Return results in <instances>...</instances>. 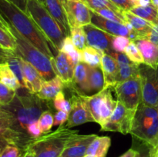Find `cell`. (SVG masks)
<instances>
[{"instance_id":"obj_31","label":"cell","mask_w":158,"mask_h":157,"mask_svg":"<svg viewBox=\"0 0 158 157\" xmlns=\"http://www.w3.org/2000/svg\"><path fill=\"white\" fill-rule=\"evenodd\" d=\"M10 66L11 69L14 74L15 75L16 78H18L19 82L21 84L22 88H25L26 89V84H25V80H24V75H23V66H22L21 62V58L17 55L15 52H13L11 54L9 57L7 58L6 61Z\"/></svg>"},{"instance_id":"obj_33","label":"cell","mask_w":158,"mask_h":157,"mask_svg":"<svg viewBox=\"0 0 158 157\" xmlns=\"http://www.w3.org/2000/svg\"><path fill=\"white\" fill-rule=\"evenodd\" d=\"M70 37L76 49L82 51L86 46V34L83 27H73L70 29Z\"/></svg>"},{"instance_id":"obj_21","label":"cell","mask_w":158,"mask_h":157,"mask_svg":"<svg viewBox=\"0 0 158 157\" xmlns=\"http://www.w3.org/2000/svg\"><path fill=\"white\" fill-rule=\"evenodd\" d=\"M134 42L141 52L144 64L151 67L157 66L158 46L147 39H137Z\"/></svg>"},{"instance_id":"obj_17","label":"cell","mask_w":158,"mask_h":157,"mask_svg":"<svg viewBox=\"0 0 158 157\" xmlns=\"http://www.w3.org/2000/svg\"><path fill=\"white\" fill-rule=\"evenodd\" d=\"M89 66L83 62H80L74 69L73 79L72 83L66 85L69 89H73L80 95H86L87 89Z\"/></svg>"},{"instance_id":"obj_40","label":"cell","mask_w":158,"mask_h":157,"mask_svg":"<svg viewBox=\"0 0 158 157\" xmlns=\"http://www.w3.org/2000/svg\"><path fill=\"white\" fill-rule=\"evenodd\" d=\"M16 95V91L9 89L0 83V108L7 106L12 102Z\"/></svg>"},{"instance_id":"obj_48","label":"cell","mask_w":158,"mask_h":157,"mask_svg":"<svg viewBox=\"0 0 158 157\" xmlns=\"http://www.w3.org/2000/svg\"><path fill=\"white\" fill-rule=\"evenodd\" d=\"M66 55L68 56L69 59L70 60L71 62L73 63V66H77L80 62H81V55H80V51H78L77 49H75L74 51H73L72 52L69 54H66Z\"/></svg>"},{"instance_id":"obj_26","label":"cell","mask_w":158,"mask_h":157,"mask_svg":"<svg viewBox=\"0 0 158 157\" xmlns=\"http://www.w3.org/2000/svg\"><path fill=\"white\" fill-rule=\"evenodd\" d=\"M111 145V139L109 136L97 135L88 147L86 154L97 157H106Z\"/></svg>"},{"instance_id":"obj_36","label":"cell","mask_w":158,"mask_h":157,"mask_svg":"<svg viewBox=\"0 0 158 157\" xmlns=\"http://www.w3.org/2000/svg\"><path fill=\"white\" fill-rule=\"evenodd\" d=\"M124 53L127 55V57L131 62L136 63V64L140 65L144 63L141 52L139 50L138 47H137V46L134 41H131L129 43V45L127 46V48L125 49Z\"/></svg>"},{"instance_id":"obj_63","label":"cell","mask_w":158,"mask_h":157,"mask_svg":"<svg viewBox=\"0 0 158 157\" xmlns=\"http://www.w3.org/2000/svg\"><path fill=\"white\" fill-rule=\"evenodd\" d=\"M0 149H1V148H0Z\"/></svg>"},{"instance_id":"obj_50","label":"cell","mask_w":158,"mask_h":157,"mask_svg":"<svg viewBox=\"0 0 158 157\" xmlns=\"http://www.w3.org/2000/svg\"><path fill=\"white\" fill-rule=\"evenodd\" d=\"M140 152L139 151L136 150L134 149H131L127 151L124 154L121 155L120 157H140Z\"/></svg>"},{"instance_id":"obj_7","label":"cell","mask_w":158,"mask_h":157,"mask_svg":"<svg viewBox=\"0 0 158 157\" xmlns=\"http://www.w3.org/2000/svg\"><path fill=\"white\" fill-rule=\"evenodd\" d=\"M113 89L115 91L117 101L131 110H137L141 103L142 92L140 72L137 75L116 84Z\"/></svg>"},{"instance_id":"obj_34","label":"cell","mask_w":158,"mask_h":157,"mask_svg":"<svg viewBox=\"0 0 158 157\" xmlns=\"http://www.w3.org/2000/svg\"><path fill=\"white\" fill-rule=\"evenodd\" d=\"M90 10H97L100 9H110L118 13H123V11L119 9L110 0H83Z\"/></svg>"},{"instance_id":"obj_38","label":"cell","mask_w":158,"mask_h":157,"mask_svg":"<svg viewBox=\"0 0 158 157\" xmlns=\"http://www.w3.org/2000/svg\"><path fill=\"white\" fill-rule=\"evenodd\" d=\"M25 150L14 144L6 143L0 149V157H23Z\"/></svg>"},{"instance_id":"obj_52","label":"cell","mask_w":158,"mask_h":157,"mask_svg":"<svg viewBox=\"0 0 158 157\" xmlns=\"http://www.w3.org/2000/svg\"><path fill=\"white\" fill-rule=\"evenodd\" d=\"M134 7L137 6H147L151 4V0H133Z\"/></svg>"},{"instance_id":"obj_20","label":"cell","mask_w":158,"mask_h":157,"mask_svg":"<svg viewBox=\"0 0 158 157\" xmlns=\"http://www.w3.org/2000/svg\"><path fill=\"white\" fill-rule=\"evenodd\" d=\"M0 140L9 144L17 145V138L12 130V115L6 109L0 108Z\"/></svg>"},{"instance_id":"obj_49","label":"cell","mask_w":158,"mask_h":157,"mask_svg":"<svg viewBox=\"0 0 158 157\" xmlns=\"http://www.w3.org/2000/svg\"><path fill=\"white\" fill-rule=\"evenodd\" d=\"M20 9L27 13V0H10Z\"/></svg>"},{"instance_id":"obj_3","label":"cell","mask_w":158,"mask_h":157,"mask_svg":"<svg viewBox=\"0 0 158 157\" xmlns=\"http://www.w3.org/2000/svg\"><path fill=\"white\" fill-rule=\"evenodd\" d=\"M79 134L78 130L66 126H60L53 132L43 134L35 139L28 146L35 157H60L68 141Z\"/></svg>"},{"instance_id":"obj_18","label":"cell","mask_w":158,"mask_h":157,"mask_svg":"<svg viewBox=\"0 0 158 157\" xmlns=\"http://www.w3.org/2000/svg\"><path fill=\"white\" fill-rule=\"evenodd\" d=\"M101 69L104 76L105 89L114 87L117 84L119 72V66L115 58L109 54L103 52L101 58Z\"/></svg>"},{"instance_id":"obj_16","label":"cell","mask_w":158,"mask_h":157,"mask_svg":"<svg viewBox=\"0 0 158 157\" xmlns=\"http://www.w3.org/2000/svg\"><path fill=\"white\" fill-rule=\"evenodd\" d=\"M21 58V57H20ZM23 66V75H24L26 89L32 94H36L41 89L43 81H45L40 72L28 62L21 58Z\"/></svg>"},{"instance_id":"obj_32","label":"cell","mask_w":158,"mask_h":157,"mask_svg":"<svg viewBox=\"0 0 158 157\" xmlns=\"http://www.w3.org/2000/svg\"><path fill=\"white\" fill-rule=\"evenodd\" d=\"M0 46L12 52L16 50V42L13 35L2 24H0Z\"/></svg>"},{"instance_id":"obj_44","label":"cell","mask_w":158,"mask_h":157,"mask_svg":"<svg viewBox=\"0 0 158 157\" xmlns=\"http://www.w3.org/2000/svg\"><path fill=\"white\" fill-rule=\"evenodd\" d=\"M122 11H130L134 8L133 0H110Z\"/></svg>"},{"instance_id":"obj_42","label":"cell","mask_w":158,"mask_h":157,"mask_svg":"<svg viewBox=\"0 0 158 157\" xmlns=\"http://www.w3.org/2000/svg\"><path fill=\"white\" fill-rule=\"evenodd\" d=\"M131 40L129 38L125 36H121V35H117L114 36V40H113V49L116 52H124L125 49L127 46L129 45Z\"/></svg>"},{"instance_id":"obj_55","label":"cell","mask_w":158,"mask_h":157,"mask_svg":"<svg viewBox=\"0 0 158 157\" xmlns=\"http://www.w3.org/2000/svg\"><path fill=\"white\" fill-rule=\"evenodd\" d=\"M23 157H35V156H34L33 153H32L29 149H26V150L25 151V153H24V155H23Z\"/></svg>"},{"instance_id":"obj_35","label":"cell","mask_w":158,"mask_h":157,"mask_svg":"<svg viewBox=\"0 0 158 157\" xmlns=\"http://www.w3.org/2000/svg\"><path fill=\"white\" fill-rule=\"evenodd\" d=\"M139 74V65L132 62L127 66L119 67L118 75L117 78V84L125 81L131 77Z\"/></svg>"},{"instance_id":"obj_37","label":"cell","mask_w":158,"mask_h":157,"mask_svg":"<svg viewBox=\"0 0 158 157\" xmlns=\"http://www.w3.org/2000/svg\"><path fill=\"white\" fill-rule=\"evenodd\" d=\"M94 12L100 15V16L103 17V18H106V19L111 20V21L117 22L122 23V24H126L127 22L123 13H118V12H116L115 11L112 10V9H100L94 10Z\"/></svg>"},{"instance_id":"obj_24","label":"cell","mask_w":158,"mask_h":157,"mask_svg":"<svg viewBox=\"0 0 158 157\" xmlns=\"http://www.w3.org/2000/svg\"><path fill=\"white\" fill-rule=\"evenodd\" d=\"M64 86L63 82L58 76H56L52 79L43 81L41 89L36 93V95L41 99L46 101L53 99L57 94L63 90Z\"/></svg>"},{"instance_id":"obj_10","label":"cell","mask_w":158,"mask_h":157,"mask_svg":"<svg viewBox=\"0 0 158 157\" xmlns=\"http://www.w3.org/2000/svg\"><path fill=\"white\" fill-rule=\"evenodd\" d=\"M70 91L72 92V95L69 99L71 111L69 113V118L66 126L70 129L86 123H95L86 103L84 95H80L73 89H70Z\"/></svg>"},{"instance_id":"obj_61","label":"cell","mask_w":158,"mask_h":157,"mask_svg":"<svg viewBox=\"0 0 158 157\" xmlns=\"http://www.w3.org/2000/svg\"><path fill=\"white\" fill-rule=\"evenodd\" d=\"M4 62H6V61H4V60H2V58H0V63Z\"/></svg>"},{"instance_id":"obj_30","label":"cell","mask_w":158,"mask_h":157,"mask_svg":"<svg viewBox=\"0 0 158 157\" xmlns=\"http://www.w3.org/2000/svg\"><path fill=\"white\" fill-rule=\"evenodd\" d=\"M134 15L150 22L152 24H158V11L152 4L147 6H137L130 10Z\"/></svg>"},{"instance_id":"obj_1","label":"cell","mask_w":158,"mask_h":157,"mask_svg":"<svg viewBox=\"0 0 158 157\" xmlns=\"http://www.w3.org/2000/svg\"><path fill=\"white\" fill-rule=\"evenodd\" d=\"M46 103V100L25 89L22 92L18 89L12 103L1 107L12 115V130L16 135L17 145L25 151L33 141L28 135V127L31 123L38 121L44 111L49 110Z\"/></svg>"},{"instance_id":"obj_11","label":"cell","mask_w":158,"mask_h":157,"mask_svg":"<svg viewBox=\"0 0 158 157\" xmlns=\"http://www.w3.org/2000/svg\"><path fill=\"white\" fill-rule=\"evenodd\" d=\"M63 6L70 29L91 24V10L83 0H66Z\"/></svg>"},{"instance_id":"obj_28","label":"cell","mask_w":158,"mask_h":157,"mask_svg":"<svg viewBox=\"0 0 158 157\" xmlns=\"http://www.w3.org/2000/svg\"><path fill=\"white\" fill-rule=\"evenodd\" d=\"M81 62L91 67H100L101 58L103 52L99 49L86 46L82 51H80Z\"/></svg>"},{"instance_id":"obj_47","label":"cell","mask_w":158,"mask_h":157,"mask_svg":"<svg viewBox=\"0 0 158 157\" xmlns=\"http://www.w3.org/2000/svg\"><path fill=\"white\" fill-rule=\"evenodd\" d=\"M145 39L158 46V24H154Z\"/></svg>"},{"instance_id":"obj_53","label":"cell","mask_w":158,"mask_h":157,"mask_svg":"<svg viewBox=\"0 0 158 157\" xmlns=\"http://www.w3.org/2000/svg\"><path fill=\"white\" fill-rule=\"evenodd\" d=\"M149 156L150 157H158V144L157 146L150 147L149 149Z\"/></svg>"},{"instance_id":"obj_57","label":"cell","mask_w":158,"mask_h":157,"mask_svg":"<svg viewBox=\"0 0 158 157\" xmlns=\"http://www.w3.org/2000/svg\"><path fill=\"white\" fill-rule=\"evenodd\" d=\"M140 157H149V152H148V153H145V154H143V155H140Z\"/></svg>"},{"instance_id":"obj_14","label":"cell","mask_w":158,"mask_h":157,"mask_svg":"<svg viewBox=\"0 0 158 157\" xmlns=\"http://www.w3.org/2000/svg\"><path fill=\"white\" fill-rule=\"evenodd\" d=\"M52 65L56 76H58L65 86L72 83L75 66L73 65L66 54L59 51V53L52 58Z\"/></svg>"},{"instance_id":"obj_27","label":"cell","mask_w":158,"mask_h":157,"mask_svg":"<svg viewBox=\"0 0 158 157\" xmlns=\"http://www.w3.org/2000/svg\"><path fill=\"white\" fill-rule=\"evenodd\" d=\"M0 83L14 91L22 88L21 84L7 62L0 63Z\"/></svg>"},{"instance_id":"obj_29","label":"cell","mask_w":158,"mask_h":157,"mask_svg":"<svg viewBox=\"0 0 158 157\" xmlns=\"http://www.w3.org/2000/svg\"><path fill=\"white\" fill-rule=\"evenodd\" d=\"M103 95H104V89L95 95H89V96L84 95L85 100H86V103L89 108V112H90L95 123H98V124L100 123V106H101Z\"/></svg>"},{"instance_id":"obj_22","label":"cell","mask_w":158,"mask_h":157,"mask_svg":"<svg viewBox=\"0 0 158 157\" xmlns=\"http://www.w3.org/2000/svg\"><path fill=\"white\" fill-rule=\"evenodd\" d=\"M105 89V81L103 72L100 67H91L89 66L87 89L86 95H95Z\"/></svg>"},{"instance_id":"obj_39","label":"cell","mask_w":158,"mask_h":157,"mask_svg":"<svg viewBox=\"0 0 158 157\" xmlns=\"http://www.w3.org/2000/svg\"><path fill=\"white\" fill-rule=\"evenodd\" d=\"M43 134L50 132L54 123V118L52 112L49 110H46L42 113L38 120Z\"/></svg>"},{"instance_id":"obj_19","label":"cell","mask_w":158,"mask_h":157,"mask_svg":"<svg viewBox=\"0 0 158 157\" xmlns=\"http://www.w3.org/2000/svg\"><path fill=\"white\" fill-rule=\"evenodd\" d=\"M44 6L50 15L61 26L66 36L70 35V28L68 23L64 8L60 0H45Z\"/></svg>"},{"instance_id":"obj_51","label":"cell","mask_w":158,"mask_h":157,"mask_svg":"<svg viewBox=\"0 0 158 157\" xmlns=\"http://www.w3.org/2000/svg\"><path fill=\"white\" fill-rule=\"evenodd\" d=\"M13 52H15L6 50V49H4L3 48L0 47V58H2V59L4 60V61H6L8 57H9L11 54L13 53Z\"/></svg>"},{"instance_id":"obj_43","label":"cell","mask_w":158,"mask_h":157,"mask_svg":"<svg viewBox=\"0 0 158 157\" xmlns=\"http://www.w3.org/2000/svg\"><path fill=\"white\" fill-rule=\"evenodd\" d=\"M27 132L29 137L33 140L43 135V132H42V129L40 128L39 122L36 121L31 123L29 126V127H28Z\"/></svg>"},{"instance_id":"obj_58","label":"cell","mask_w":158,"mask_h":157,"mask_svg":"<svg viewBox=\"0 0 158 157\" xmlns=\"http://www.w3.org/2000/svg\"><path fill=\"white\" fill-rule=\"evenodd\" d=\"M83 157H97V156H95V155H87V154H86V155Z\"/></svg>"},{"instance_id":"obj_23","label":"cell","mask_w":158,"mask_h":157,"mask_svg":"<svg viewBox=\"0 0 158 157\" xmlns=\"http://www.w3.org/2000/svg\"><path fill=\"white\" fill-rule=\"evenodd\" d=\"M123 15L126 21L132 26L133 29L137 33L139 39H145L154 24L134 15L130 11H123Z\"/></svg>"},{"instance_id":"obj_25","label":"cell","mask_w":158,"mask_h":157,"mask_svg":"<svg viewBox=\"0 0 158 157\" xmlns=\"http://www.w3.org/2000/svg\"><path fill=\"white\" fill-rule=\"evenodd\" d=\"M117 104V100H115L112 95V87L104 89V95L100 106V120L99 125L100 127L106 123L114 112Z\"/></svg>"},{"instance_id":"obj_15","label":"cell","mask_w":158,"mask_h":157,"mask_svg":"<svg viewBox=\"0 0 158 157\" xmlns=\"http://www.w3.org/2000/svg\"><path fill=\"white\" fill-rule=\"evenodd\" d=\"M91 24L94 25L99 29L114 36L121 35L130 38L131 32L126 25L106 19L92 10H91Z\"/></svg>"},{"instance_id":"obj_60","label":"cell","mask_w":158,"mask_h":157,"mask_svg":"<svg viewBox=\"0 0 158 157\" xmlns=\"http://www.w3.org/2000/svg\"><path fill=\"white\" fill-rule=\"evenodd\" d=\"M66 0H60V2H61L62 4H64V3L66 2Z\"/></svg>"},{"instance_id":"obj_4","label":"cell","mask_w":158,"mask_h":157,"mask_svg":"<svg viewBox=\"0 0 158 157\" xmlns=\"http://www.w3.org/2000/svg\"><path fill=\"white\" fill-rule=\"evenodd\" d=\"M9 30L16 42L15 53L30 63L41 75L45 81L52 79L56 76L52 65V58L37 49L27 39L20 35L16 29L9 24Z\"/></svg>"},{"instance_id":"obj_45","label":"cell","mask_w":158,"mask_h":157,"mask_svg":"<svg viewBox=\"0 0 158 157\" xmlns=\"http://www.w3.org/2000/svg\"><path fill=\"white\" fill-rule=\"evenodd\" d=\"M54 123L53 126H63L65 123L68 120L69 118V113L63 111H58L54 115Z\"/></svg>"},{"instance_id":"obj_5","label":"cell","mask_w":158,"mask_h":157,"mask_svg":"<svg viewBox=\"0 0 158 157\" xmlns=\"http://www.w3.org/2000/svg\"><path fill=\"white\" fill-rule=\"evenodd\" d=\"M149 147L158 144V108L140 103L136 111L131 133Z\"/></svg>"},{"instance_id":"obj_46","label":"cell","mask_w":158,"mask_h":157,"mask_svg":"<svg viewBox=\"0 0 158 157\" xmlns=\"http://www.w3.org/2000/svg\"><path fill=\"white\" fill-rule=\"evenodd\" d=\"M76 49L75 46H74L73 42L72 41V38H71L70 35H68L65 38L64 41L63 42V46H62L61 49H60V52H63L65 54H69L70 52H72L73 51H74Z\"/></svg>"},{"instance_id":"obj_64","label":"cell","mask_w":158,"mask_h":157,"mask_svg":"<svg viewBox=\"0 0 158 157\" xmlns=\"http://www.w3.org/2000/svg\"><path fill=\"white\" fill-rule=\"evenodd\" d=\"M149 157H150V156H149Z\"/></svg>"},{"instance_id":"obj_12","label":"cell","mask_w":158,"mask_h":157,"mask_svg":"<svg viewBox=\"0 0 158 157\" xmlns=\"http://www.w3.org/2000/svg\"><path fill=\"white\" fill-rule=\"evenodd\" d=\"M83 28L86 34L88 46L95 48L107 54L114 51L112 46L114 35L104 32L93 24L86 25Z\"/></svg>"},{"instance_id":"obj_41","label":"cell","mask_w":158,"mask_h":157,"mask_svg":"<svg viewBox=\"0 0 158 157\" xmlns=\"http://www.w3.org/2000/svg\"><path fill=\"white\" fill-rule=\"evenodd\" d=\"M53 106L57 111H63L69 113L71 111V103L69 100L66 99L63 91L59 92L53 99Z\"/></svg>"},{"instance_id":"obj_59","label":"cell","mask_w":158,"mask_h":157,"mask_svg":"<svg viewBox=\"0 0 158 157\" xmlns=\"http://www.w3.org/2000/svg\"><path fill=\"white\" fill-rule=\"evenodd\" d=\"M38 1L40 2H41V3H43V5L45 4V0H38Z\"/></svg>"},{"instance_id":"obj_2","label":"cell","mask_w":158,"mask_h":157,"mask_svg":"<svg viewBox=\"0 0 158 157\" xmlns=\"http://www.w3.org/2000/svg\"><path fill=\"white\" fill-rule=\"evenodd\" d=\"M0 15L20 35L51 58L59 53L33 19L10 0H0Z\"/></svg>"},{"instance_id":"obj_56","label":"cell","mask_w":158,"mask_h":157,"mask_svg":"<svg viewBox=\"0 0 158 157\" xmlns=\"http://www.w3.org/2000/svg\"><path fill=\"white\" fill-rule=\"evenodd\" d=\"M151 4L155 7V9L158 11V0H151Z\"/></svg>"},{"instance_id":"obj_13","label":"cell","mask_w":158,"mask_h":157,"mask_svg":"<svg viewBox=\"0 0 158 157\" xmlns=\"http://www.w3.org/2000/svg\"><path fill=\"white\" fill-rule=\"evenodd\" d=\"M95 134L77 135L73 136L68 141L60 157H83L86 155V151L89 144L97 137Z\"/></svg>"},{"instance_id":"obj_8","label":"cell","mask_w":158,"mask_h":157,"mask_svg":"<svg viewBox=\"0 0 158 157\" xmlns=\"http://www.w3.org/2000/svg\"><path fill=\"white\" fill-rule=\"evenodd\" d=\"M141 81V103L146 106L158 108V66L151 67L139 65Z\"/></svg>"},{"instance_id":"obj_6","label":"cell","mask_w":158,"mask_h":157,"mask_svg":"<svg viewBox=\"0 0 158 157\" xmlns=\"http://www.w3.org/2000/svg\"><path fill=\"white\" fill-rule=\"evenodd\" d=\"M27 14L36 23L47 39L58 51L61 49L66 35L46 6L38 0H27Z\"/></svg>"},{"instance_id":"obj_62","label":"cell","mask_w":158,"mask_h":157,"mask_svg":"<svg viewBox=\"0 0 158 157\" xmlns=\"http://www.w3.org/2000/svg\"><path fill=\"white\" fill-rule=\"evenodd\" d=\"M0 47H1V46H0Z\"/></svg>"},{"instance_id":"obj_54","label":"cell","mask_w":158,"mask_h":157,"mask_svg":"<svg viewBox=\"0 0 158 157\" xmlns=\"http://www.w3.org/2000/svg\"><path fill=\"white\" fill-rule=\"evenodd\" d=\"M0 24H2L4 27H6V29H9V23L3 18V17L1 15H0Z\"/></svg>"},{"instance_id":"obj_9","label":"cell","mask_w":158,"mask_h":157,"mask_svg":"<svg viewBox=\"0 0 158 157\" xmlns=\"http://www.w3.org/2000/svg\"><path fill=\"white\" fill-rule=\"evenodd\" d=\"M137 110H131L117 101L114 112L106 123L101 127V131L118 132L123 135L130 134Z\"/></svg>"}]
</instances>
